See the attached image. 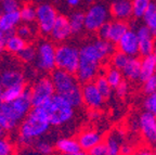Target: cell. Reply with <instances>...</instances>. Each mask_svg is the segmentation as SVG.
I'll return each mask as SVG.
<instances>
[{
  "instance_id": "6da1fadb",
  "label": "cell",
  "mask_w": 156,
  "mask_h": 155,
  "mask_svg": "<svg viewBox=\"0 0 156 155\" xmlns=\"http://www.w3.org/2000/svg\"><path fill=\"white\" fill-rule=\"evenodd\" d=\"M80 62L76 75L79 81L89 82L98 77L101 64L112 56L114 46L104 39H95L85 44L80 49Z\"/></svg>"
},
{
  "instance_id": "7a4b0ae2",
  "label": "cell",
  "mask_w": 156,
  "mask_h": 155,
  "mask_svg": "<svg viewBox=\"0 0 156 155\" xmlns=\"http://www.w3.org/2000/svg\"><path fill=\"white\" fill-rule=\"evenodd\" d=\"M50 126L46 110L42 106L33 107L20 126L17 141L22 146H30L37 139L44 136Z\"/></svg>"
},
{
  "instance_id": "3957f363",
  "label": "cell",
  "mask_w": 156,
  "mask_h": 155,
  "mask_svg": "<svg viewBox=\"0 0 156 155\" xmlns=\"http://www.w3.org/2000/svg\"><path fill=\"white\" fill-rule=\"evenodd\" d=\"M30 89H25L22 96L13 102H2L0 104V123L7 131L13 130L32 111Z\"/></svg>"
},
{
  "instance_id": "277c9868",
  "label": "cell",
  "mask_w": 156,
  "mask_h": 155,
  "mask_svg": "<svg viewBox=\"0 0 156 155\" xmlns=\"http://www.w3.org/2000/svg\"><path fill=\"white\" fill-rule=\"evenodd\" d=\"M51 79L56 95L66 99L74 107H78L83 104L81 88L74 74L58 68L51 73Z\"/></svg>"
},
{
  "instance_id": "5b68a950",
  "label": "cell",
  "mask_w": 156,
  "mask_h": 155,
  "mask_svg": "<svg viewBox=\"0 0 156 155\" xmlns=\"http://www.w3.org/2000/svg\"><path fill=\"white\" fill-rule=\"evenodd\" d=\"M42 107L46 110L51 126H63L69 123L74 117L75 107L58 95H54Z\"/></svg>"
},
{
  "instance_id": "8992f818",
  "label": "cell",
  "mask_w": 156,
  "mask_h": 155,
  "mask_svg": "<svg viewBox=\"0 0 156 155\" xmlns=\"http://www.w3.org/2000/svg\"><path fill=\"white\" fill-rule=\"evenodd\" d=\"M80 62V50L71 45H62L56 48L55 64L60 70L76 74Z\"/></svg>"
},
{
  "instance_id": "52a82bcc",
  "label": "cell",
  "mask_w": 156,
  "mask_h": 155,
  "mask_svg": "<svg viewBox=\"0 0 156 155\" xmlns=\"http://www.w3.org/2000/svg\"><path fill=\"white\" fill-rule=\"evenodd\" d=\"M110 12L103 3H93L85 13V28L89 32H99L108 22Z\"/></svg>"
},
{
  "instance_id": "ba28073f",
  "label": "cell",
  "mask_w": 156,
  "mask_h": 155,
  "mask_svg": "<svg viewBox=\"0 0 156 155\" xmlns=\"http://www.w3.org/2000/svg\"><path fill=\"white\" fill-rule=\"evenodd\" d=\"M55 95V89L51 78L41 77L34 82L30 88L33 107H39L46 104Z\"/></svg>"
},
{
  "instance_id": "9c48e42d",
  "label": "cell",
  "mask_w": 156,
  "mask_h": 155,
  "mask_svg": "<svg viewBox=\"0 0 156 155\" xmlns=\"http://www.w3.org/2000/svg\"><path fill=\"white\" fill-rule=\"evenodd\" d=\"M56 48L50 41H41L37 48L36 65L42 72H53L55 64Z\"/></svg>"
},
{
  "instance_id": "30bf717a",
  "label": "cell",
  "mask_w": 156,
  "mask_h": 155,
  "mask_svg": "<svg viewBox=\"0 0 156 155\" xmlns=\"http://www.w3.org/2000/svg\"><path fill=\"white\" fill-rule=\"evenodd\" d=\"M58 13L53 5L49 3H41L37 7V24H38L39 31L42 34H51V31L54 26Z\"/></svg>"
},
{
  "instance_id": "8fae6325",
  "label": "cell",
  "mask_w": 156,
  "mask_h": 155,
  "mask_svg": "<svg viewBox=\"0 0 156 155\" xmlns=\"http://www.w3.org/2000/svg\"><path fill=\"white\" fill-rule=\"evenodd\" d=\"M128 25L125 21L114 20L107 22L104 26H102L99 31V37L112 42V44H118L122 36L128 32Z\"/></svg>"
},
{
  "instance_id": "7c38bea8",
  "label": "cell",
  "mask_w": 156,
  "mask_h": 155,
  "mask_svg": "<svg viewBox=\"0 0 156 155\" xmlns=\"http://www.w3.org/2000/svg\"><path fill=\"white\" fill-rule=\"evenodd\" d=\"M136 126L143 140L151 146H156V117L144 111L140 114Z\"/></svg>"
},
{
  "instance_id": "4fadbf2b",
  "label": "cell",
  "mask_w": 156,
  "mask_h": 155,
  "mask_svg": "<svg viewBox=\"0 0 156 155\" xmlns=\"http://www.w3.org/2000/svg\"><path fill=\"white\" fill-rule=\"evenodd\" d=\"M81 92H83V102L89 109L97 111L104 105L105 98L93 81L85 82L81 88Z\"/></svg>"
},
{
  "instance_id": "5bb4252c",
  "label": "cell",
  "mask_w": 156,
  "mask_h": 155,
  "mask_svg": "<svg viewBox=\"0 0 156 155\" xmlns=\"http://www.w3.org/2000/svg\"><path fill=\"white\" fill-rule=\"evenodd\" d=\"M118 50L128 56H136L140 53L139 39L136 32L133 29H128V32L120 38L118 41Z\"/></svg>"
},
{
  "instance_id": "9a60e30c",
  "label": "cell",
  "mask_w": 156,
  "mask_h": 155,
  "mask_svg": "<svg viewBox=\"0 0 156 155\" xmlns=\"http://www.w3.org/2000/svg\"><path fill=\"white\" fill-rule=\"evenodd\" d=\"M136 35L139 39V47H140V54L143 56H151L154 52L155 48V36L145 25H141L136 28Z\"/></svg>"
},
{
  "instance_id": "2e32d148",
  "label": "cell",
  "mask_w": 156,
  "mask_h": 155,
  "mask_svg": "<svg viewBox=\"0 0 156 155\" xmlns=\"http://www.w3.org/2000/svg\"><path fill=\"white\" fill-rule=\"evenodd\" d=\"M111 14L115 20L126 21L132 14V0H113L111 3Z\"/></svg>"
},
{
  "instance_id": "e0dca14e",
  "label": "cell",
  "mask_w": 156,
  "mask_h": 155,
  "mask_svg": "<svg viewBox=\"0 0 156 155\" xmlns=\"http://www.w3.org/2000/svg\"><path fill=\"white\" fill-rule=\"evenodd\" d=\"M77 140L81 150L89 151L95 146L102 143V135L94 129H86L79 133Z\"/></svg>"
},
{
  "instance_id": "ac0fdd59",
  "label": "cell",
  "mask_w": 156,
  "mask_h": 155,
  "mask_svg": "<svg viewBox=\"0 0 156 155\" xmlns=\"http://www.w3.org/2000/svg\"><path fill=\"white\" fill-rule=\"evenodd\" d=\"M72 34V28L69 25L68 17L64 15H58L56 19L54 26L51 31V37L55 41H64Z\"/></svg>"
},
{
  "instance_id": "d6986e66",
  "label": "cell",
  "mask_w": 156,
  "mask_h": 155,
  "mask_svg": "<svg viewBox=\"0 0 156 155\" xmlns=\"http://www.w3.org/2000/svg\"><path fill=\"white\" fill-rule=\"evenodd\" d=\"M20 11L16 12H3L0 14V32L5 33L8 35H12L15 33L20 22H21Z\"/></svg>"
},
{
  "instance_id": "ffe728a7",
  "label": "cell",
  "mask_w": 156,
  "mask_h": 155,
  "mask_svg": "<svg viewBox=\"0 0 156 155\" xmlns=\"http://www.w3.org/2000/svg\"><path fill=\"white\" fill-rule=\"evenodd\" d=\"M0 84L3 88L13 87V86H25V78L22 72L19 70L8 68L0 74Z\"/></svg>"
},
{
  "instance_id": "44dd1931",
  "label": "cell",
  "mask_w": 156,
  "mask_h": 155,
  "mask_svg": "<svg viewBox=\"0 0 156 155\" xmlns=\"http://www.w3.org/2000/svg\"><path fill=\"white\" fill-rule=\"evenodd\" d=\"M106 148V155H120V150L124 144V132L114 130L107 136L104 142Z\"/></svg>"
},
{
  "instance_id": "7402d4cb",
  "label": "cell",
  "mask_w": 156,
  "mask_h": 155,
  "mask_svg": "<svg viewBox=\"0 0 156 155\" xmlns=\"http://www.w3.org/2000/svg\"><path fill=\"white\" fill-rule=\"evenodd\" d=\"M122 73L127 79L131 81L141 79V61L136 56H130L126 65L122 70Z\"/></svg>"
},
{
  "instance_id": "603a6c76",
  "label": "cell",
  "mask_w": 156,
  "mask_h": 155,
  "mask_svg": "<svg viewBox=\"0 0 156 155\" xmlns=\"http://www.w3.org/2000/svg\"><path fill=\"white\" fill-rule=\"evenodd\" d=\"M56 149L63 154H71L80 151L81 148L78 143V140L73 138H62L56 141Z\"/></svg>"
},
{
  "instance_id": "cb8c5ba5",
  "label": "cell",
  "mask_w": 156,
  "mask_h": 155,
  "mask_svg": "<svg viewBox=\"0 0 156 155\" xmlns=\"http://www.w3.org/2000/svg\"><path fill=\"white\" fill-rule=\"evenodd\" d=\"M156 74V59L153 54L146 56L141 60V80H145Z\"/></svg>"
},
{
  "instance_id": "d4e9b609",
  "label": "cell",
  "mask_w": 156,
  "mask_h": 155,
  "mask_svg": "<svg viewBox=\"0 0 156 155\" xmlns=\"http://www.w3.org/2000/svg\"><path fill=\"white\" fill-rule=\"evenodd\" d=\"M142 19H143L144 25L156 37V0H152L149 9H147V11L145 12Z\"/></svg>"
},
{
  "instance_id": "484cf974",
  "label": "cell",
  "mask_w": 156,
  "mask_h": 155,
  "mask_svg": "<svg viewBox=\"0 0 156 155\" xmlns=\"http://www.w3.org/2000/svg\"><path fill=\"white\" fill-rule=\"evenodd\" d=\"M27 46L26 40H24L23 38H21L20 36H17L16 34H12L8 37L7 41V50L10 53L19 54L25 47Z\"/></svg>"
},
{
  "instance_id": "4316f807",
  "label": "cell",
  "mask_w": 156,
  "mask_h": 155,
  "mask_svg": "<svg viewBox=\"0 0 156 155\" xmlns=\"http://www.w3.org/2000/svg\"><path fill=\"white\" fill-rule=\"evenodd\" d=\"M104 76L106 77L107 81L110 82V85L112 86V88H114V89L118 87V86L124 81V75H122V70H117L114 66L107 68Z\"/></svg>"
},
{
  "instance_id": "83f0119b",
  "label": "cell",
  "mask_w": 156,
  "mask_h": 155,
  "mask_svg": "<svg viewBox=\"0 0 156 155\" xmlns=\"http://www.w3.org/2000/svg\"><path fill=\"white\" fill-rule=\"evenodd\" d=\"M69 25H71L72 33H80L85 28V13L83 12H74L71 16L68 17Z\"/></svg>"
},
{
  "instance_id": "f1b7e54d",
  "label": "cell",
  "mask_w": 156,
  "mask_h": 155,
  "mask_svg": "<svg viewBox=\"0 0 156 155\" xmlns=\"http://www.w3.org/2000/svg\"><path fill=\"white\" fill-rule=\"evenodd\" d=\"M26 89L25 86H13V87L5 88L3 90V102H13L16 99H19L24 90Z\"/></svg>"
},
{
  "instance_id": "f546056e",
  "label": "cell",
  "mask_w": 156,
  "mask_h": 155,
  "mask_svg": "<svg viewBox=\"0 0 156 155\" xmlns=\"http://www.w3.org/2000/svg\"><path fill=\"white\" fill-rule=\"evenodd\" d=\"M152 0H132V14L136 19H142L149 9Z\"/></svg>"
},
{
  "instance_id": "4dcf8cb0",
  "label": "cell",
  "mask_w": 156,
  "mask_h": 155,
  "mask_svg": "<svg viewBox=\"0 0 156 155\" xmlns=\"http://www.w3.org/2000/svg\"><path fill=\"white\" fill-rule=\"evenodd\" d=\"M21 20L24 23H32L36 21L37 17V8L32 5H25L20 9Z\"/></svg>"
},
{
  "instance_id": "1f68e13d",
  "label": "cell",
  "mask_w": 156,
  "mask_h": 155,
  "mask_svg": "<svg viewBox=\"0 0 156 155\" xmlns=\"http://www.w3.org/2000/svg\"><path fill=\"white\" fill-rule=\"evenodd\" d=\"M94 84L97 85L98 89L100 90V92L103 95V97L106 99V98H108L111 96V93H112V86L110 85V82L107 81L106 77H105L104 75H100L98 76L97 79H95Z\"/></svg>"
},
{
  "instance_id": "d6a6232c",
  "label": "cell",
  "mask_w": 156,
  "mask_h": 155,
  "mask_svg": "<svg viewBox=\"0 0 156 155\" xmlns=\"http://www.w3.org/2000/svg\"><path fill=\"white\" fill-rule=\"evenodd\" d=\"M17 56H19V58L21 59L23 62H25V63H30V62H33V61L36 59L37 49H35L33 46L27 45Z\"/></svg>"
},
{
  "instance_id": "836d02e7",
  "label": "cell",
  "mask_w": 156,
  "mask_h": 155,
  "mask_svg": "<svg viewBox=\"0 0 156 155\" xmlns=\"http://www.w3.org/2000/svg\"><path fill=\"white\" fill-rule=\"evenodd\" d=\"M129 58H130V56H128L127 54L122 53V52H120V51H118V52H115V53L112 56V58H111L112 66L116 67L117 70H122V68H124V66L126 65L127 62H128Z\"/></svg>"
},
{
  "instance_id": "e575fe53",
  "label": "cell",
  "mask_w": 156,
  "mask_h": 155,
  "mask_svg": "<svg viewBox=\"0 0 156 155\" xmlns=\"http://www.w3.org/2000/svg\"><path fill=\"white\" fill-rule=\"evenodd\" d=\"M143 107L146 112L156 117V92L146 95L145 99L143 100Z\"/></svg>"
},
{
  "instance_id": "d590c367",
  "label": "cell",
  "mask_w": 156,
  "mask_h": 155,
  "mask_svg": "<svg viewBox=\"0 0 156 155\" xmlns=\"http://www.w3.org/2000/svg\"><path fill=\"white\" fill-rule=\"evenodd\" d=\"M35 149L41 155H51L53 153L52 144L44 140H37L35 143Z\"/></svg>"
},
{
  "instance_id": "8d00e7d4",
  "label": "cell",
  "mask_w": 156,
  "mask_h": 155,
  "mask_svg": "<svg viewBox=\"0 0 156 155\" xmlns=\"http://www.w3.org/2000/svg\"><path fill=\"white\" fill-rule=\"evenodd\" d=\"M15 34L21 37V38H23L24 40H28L34 35V31H33L32 27L29 26V25L23 24L17 26V28L15 29Z\"/></svg>"
},
{
  "instance_id": "74e56055",
  "label": "cell",
  "mask_w": 156,
  "mask_h": 155,
  "mask_svg": "<svg viewBox=\"0 0 156 155\" xmlns=\"http://www.w3.org/2000/svg\"><path fill=\"white\" fill-rule=\"evenodd\" d=\"M0 155H15L14 146L8 139L0 138Z\"/></svg>"
},
{
  "instance_id": "f35d334b",
  "label": "cell",
  "mask_w": 156,
  "mask_h": 155,
  "mask_svg": "<svg viewBox=\"0 0 156 155\" xmlns=\"http://www.w3.org/2000/svg\"><path fill=\"white\" fill-rule=\"evenodd\" d=\"M143 91L146 95H151L156 92V74L143 80Z\"/></svg>"
},
{
  "instance_id": "ab89813d",
  "label": "cell",
  "mask_w": 156,
  "mask_h": 155,
  "mask_svg": "<svg viewBox=\"0 0 156 155\" xmlns=\"http://www.w3.org/2000/svg\"><path fill=\"white\" fill-rule=\"evenodd\" d=\"M21 7L17 0H3L2 11L3 12H16L20 11Z\"/></svg>"
},
{
  "instance_id": "60d3db41",
  "label": "cell",
  "mask_w": 156,
  "mask_h": 155,
  "mask_svg": "<svg viewBox=\"0 0 156 155\" xmlns=\"http://www.w3.org/2000/svg\"><path fill=\"white\" fill-rule=\"evenodd\" d=\"M89 155H106V148H105L104 143H100L92 148L91 150L88 151Z\"/></svg>"
},
{
  "instance_id": "b9f144b4",
  "label": "cell",
  "mask_w": 156,
  "mask_h": 155,
  "mask_svg": "<svg viewBox=\"0 0 156 155\" xmlns=\"http://www.w3.org/2000/svg\"><path fill=\"white\" fill-rule=\"evenodd\" d=\"M115 90H116V95L118 96V97L124 98V97H126L128 91H129V87H128V85H127V82L122 81L118 87L115 88Z\"/></svg>"
},
{
  "instance_id": "7bdbcfd3",
  "label": "cell",
  "mask_w": 156,
  "mask_h": 155,
  "mask_svg": "<svg viewBox=\"0 0 156 155\" xmlns=\"http://www.w3.org/2000/svg\"><path fill=\"white\" fill-rule=\"evenodd\" d=\"M10 35L5 34V33L0 32V54L7 49V41H8V37Z\"/></svg>"
},
{
  "instance_id": "ee69618b",
  "label": "cell",
  "mask_w": 156,
  "mask_h": 155,
  "mask_svg": "<svg viewBox=\"0 0 156 155\" xmlns=\"http://www.w3.org/2000/svg\"><path fill=\"white\" fill-rule=\"evenodd\" d=\"M17 155H41L36 149H30L29 146H23Z\"/></svg>"
},
{
  "instance_id": "f6af8a7d",
  "label": "cell",
  "mask_w": 156,
  "mask_h": 155,
  "mask_svg": "<svg viewBox=\"0 0 156 155\" xmlns=\"http://www.w3.org/2000/svg\"><path fill=\"white\" fill-rule=\"evenodd\" d=\"M136 151L133 150L130 144L128 143H124L122 146V150H120V155H133Z\"/></svg>"
},
{
  "instance_id": "bcb514c9",
  "label": "cell",
  "mask_w": 156,
  "mask_h": 155,
  "mask_svg": "<svg viewBox=\"0 0 156 155\" xmlns=\"http://www.w3.org/2000/svg\"><path fill=\"white\" fill-rule=\"evenodd\" d=\"M133 155H156V153L147 148H141L139 150H136Z\"/></svg>"
},
{
  "instance_id": "7dc6e473",
  "label": "cell",
  "mask_w": 156,
  "mask_h": 155,
  "mask_svg": "<svg viewBox=\"0 0 156 155\" xmlns=\"http://www.w3.org/2000/svg\"><path fill=\"white\" fill-rule=\"evenodd\" d=\"M80 1L81 0H66V3H67L69 7L75 8V7H77V5H79Z\"/></svg>"
},
{
  "instance_id": "c3c4849f",
  "label": "cell",
  "mask_w": 156,
  "mask_h": 155,
  "mask_svg": "<svg viewBox=\"0 0 156 155\" xmlns=\"http://www.w3.org/2000/svg\"><path fill=\"white\" fill-rule=\"evenodd\" d=\"M64 155H89V154H88V153H86L83 150H80V151H78V152L71 153V154H64Z\"/></svg>"
},
{
  "instance_id": "681fc988",
  "label": "cell",
  "mask_w": 156,
  "mask_h": 155,
  "mask_svg": "<svg viewBox=\"0 0 156 155\" xmlns=\"http://www.w3.org/2000/svg\"><path fill=\"white\" fill-rule=\"evenodd\" d=\"M3 90H5V88H3L2 85L0 84V104L3 102Z\"/></svg>"
},
{
  "instance_id": "f907efd6",
  "label": "cell",
  "mask_w": 156,
  "mask_h": 155,
  "mask_svg": "<svg viewBox=\"0 0 156 155\" xmlns=\"http://www.w3.org/2000/svg\"><path fill=\"white\" fill-rule=\"evenodd\" d=\"M5 128L2 126V124L0 123V138H3V136H5Z\"/></svg>"
},
{
  "instance_id": "816d5d0a",
  "label": "cell",
  "mask_w": 156,
  "mask_h": 155,
  "mask_svg": "<svg viewBox=\"0 0 156 155\" xmlns=\"http://www.w3.org/2000/svg\"><path fill=\"white\" fill-rule=\"evenodd\" d=\"M153 56H155V59H156V45H155V48H154V52H153Z\"/></svg>"
},
{
  "instance_id": "f5cc1de1",
  "label": "cell",
  "mask_w": 156,
  "mask_h": 155,
  "mask_svg": "<svg viewBox=\"0 0 156 155\" xmlns=\"http://www.w3.org/2000/svg\"><path fill=\"white\" fill-rule=\"evenodd\" d=\"M87 2H89V3H91V2H93V0H86Z\"/></svg>"
},
{
  "instance_id": "db71d44e",
  "label": "cell",
  "mask_w": 156,
  "mask_h": 155,
  "mask_svg": "<svg viewBox=\"0 0 156 155\" xmlns=\"http://www.w3.org/2000/svg\"><path fill=\"white\" fill-rule=\"evenodd\" d=\"M30 1H39V0H30Z\"/></svg>"
},
{
  "instance_id": "11a10c76",
  "label": "cell",
  "mask_w": 156,
  "mask_h": 155,
  "mask_svg": "<svg viewBox=\"0 0 156 155\" xmlns=\"http://www.w3.org/2000/svg\"><path fill=\"white\" fill-rule=\"evenodd\" d=\"M2 1H3V0H0V2H2Z\"/></svg>"
}]
</instances>
